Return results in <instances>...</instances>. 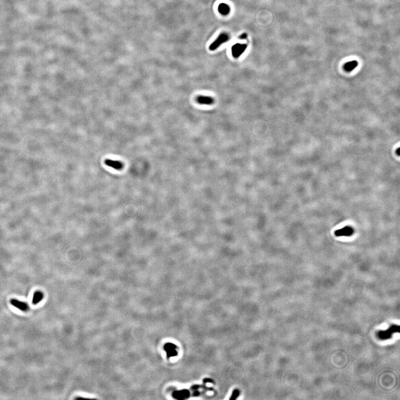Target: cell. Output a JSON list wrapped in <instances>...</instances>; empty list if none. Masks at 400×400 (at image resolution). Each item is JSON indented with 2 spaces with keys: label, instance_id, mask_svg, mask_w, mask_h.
Masks as SVG:
<instances>
[{
  "label": "cell",
  "instance_id": "7",
  "mask_svg": "<svg viewBox=\"0 0 400 400\" xmlns=\"http://www.w3.org/2000/svg\"><path fill=\"white\" fill-rule=\"evenodd\" d=\"M197 101L201 105H211L214 104L215 100L211 97L200 96L197 97Z\"/></svg>",
  "mask_w": 400,
  "mask_h": 400
},
{
  "label": "cell",
  "instance_id": "3",
  "mask_svg": "<svg viewBox=\"0 0 400 400\" xmlns=\"http://www.w3.org/2000/svg\"><path fill=\"white\" fill-rule=\"evenodd\" d=\"M247 47V44H236L232 47V54L233 57L237 58L241 56Z\"/></svg>",
  "mask_w": 400,
  "mask_h": 400
},
{
  "label": "cell",
  "instance_id": "5",
  "mask_svg": "<svg viewBox=\"0 0 400 400\" xmlns=\"http://www.w3.org/2000/svg\"><path fill=\"white\" fill-rule=\"evenodd\" d=\"M105 163L106 165L108 166L109 167L114 168L117 170H122L124 167V164L122 162L119 161H116L111 159L105 160Z\"/></svg>",
  "mask_w": 400,
  "mask_h": 400
},
{
  "label": "cell",
  "instance_id": "11",
  "mask_svg": "<svg viewBox=\"0 0 400 400\" xmlns=\"http://www.w3.org/2000/svg\"><path fill=\"white\" fill-rule=\"evenodd\" d=\"M188 396V391H180L178 392H175L173 394V396L176 399H184Z\"/></svg>",
  "mask_w": 400,
  "mask_h": 400
},
{
  "label": "cell",
  "instance_id": "13",
  "mask_svg": "<svg viewBox=\"0 0 400 400\" xmlns=\"http://www.w3.org/2000/svg\"><path fill=\"white\" fill-rule=\"evenodd\" d=\"M238 395H239V391L237 390H235L233 391V392L232 393V396L230 399V400L236 399L237 397H238Z\"/></svg>",
  "mask_w": 400,
  "mask_h": 400
},
{
  "label": "cell",
  "instance_id": "8",
  "mask_svg": "<svg viewBox=\"0 0 400 400\" xmlns=\"http://www.w3.org/2000/svg\"><path fill=\"white\" fill-rule=\"evenodd\" d=\"M218 10L221 15L226 16L229 15L230 12V7L227 4L225 3H220L218 7Z\"/></svg>",
  "mask_w": 400,
  "mask_h": 400
},
{
  "label": "cell",
  "instance_id": "4",
  "mask_svg": "<svg viewBox=\"0 0 400 400\" xmlns=\"http://www.w3.org/2000/svg\"><path fill=\"white\" fill-rule=\"evenodd\" d=\"M10 302L11 305L16 308L19 309L21 311L26 312L29 310V305L25 302L20 301L19 300H17L16 299H12Z\"/></svg>",
  "mask_w": 400,
  "mask_h": 400
},
{
  "label": "cell",
  "instance_id": "12",
  "mask_svg": "<svg viewBox=\"0 0 400 400\" xmlns=\"http://www.w3.org/2000/svg\"><path fill=\"white\" fill-rule=\"evenodd\" d=\"M337 236H349V235H352L353 233V229L350 227H346L345 229H342L341 230L337 231Z\"/></svg>",
  "mask_w": 400,
  "mask_h": 400
},
{
  "label": "cell",
  "instance_id": "2",
  "mask_svg": "<svg viewBox=\"0 0 400 400\" xmlns=\"http://www.w3.org/2000/svg\"><path fill=\"white\" fill-rule=\"evenodd\" d=\"M230 38V36H229L228 33H227L226 32L221 33L218 36V37L216 38V40L213 42L211 44H210L209 49L211 51L215 50L217 48L219 47L221 45H222V44L229 41Z\"/></svg>",
  "mask_w": 400,
  "mask_h": 400
},
{
  "label": "cell",
  "instance_id": "9",
  "mask_svg": "<svg viewBox=\"0 0 400 400\" xmlns=\"http://www.w3.org/2000/svg\"><path fill=\"white\" fill-rule=\"evenodd\" d=\"M43 298H44V295L42 292L41 291L35 292L32 299V304L33 305L37 304L40 302L41 301Z\"/></svg>",
  "mask_w": 400,
  "mask_h": 400
},
{
  "label": "cell",
  "instance_id": "10",
  "mask_svg": "<svg viewBox=\"0 0 400 400\" xmlns=\"http://www.w3.org/2000/svg\"><path fill=\"white\" fill-rule=\"evenodd\" d=\"M358 65V63L356 61H349V62L346 63L344 65V69L345 71L347 72H350L352 71L353 70H354L356 67H357Z\"/></svg>",
  "mask_w": 400,
  "mask_h": 400
},
{
  "label": "cell",
  "instance_id": "1",
  "mask_svg": "<svg viewBox=\"0 0 400 400\" xmlns=\"http://www.w3.org/2000/svg\"><path fill=\"white\" fill-rule=\"evenodd\" d=\"M399 326L398 325H392L384 331H380L378 332V337L381 340H388L391 339L394 333L398 332Z\"/></svg>",
  "mask_w": 400,
  "mask_h": 400
},
{
  "label": "cell",
  "instance_id": "14",
  "mask_svg": "<svg viewBox=\"0 0 400 400\" xmlns=\"http://www.w3.org/2000/svg\"><path fill=\"white\" fill-rule=\"evenodd\" d=\"M247 35L246 33H244L242 35H240L238 38L241 39V40H244V39L247 38Z\"/></svg>",
  "mask_w": 400,
  "mask_h": 400
},
{
  "label": "cell",
  "instance_id": "6",
  "mask_svg": "<svg viewBox=\"0 0 400 400\" xmlns=\"http://www.w3.org/2000/svg\"><path fill=\"white\" fill-rule=\"evenodd\" d=\"M176 348H177V347L174 344L171 343H166V344L165 346H164V349L166 351L167 356L168 358H170L171 357H173V356H176L177 355V353L176 350Z\"/></svg>",
  "mask_w": 400,
  "mask_h": 400
}]
</instances>
